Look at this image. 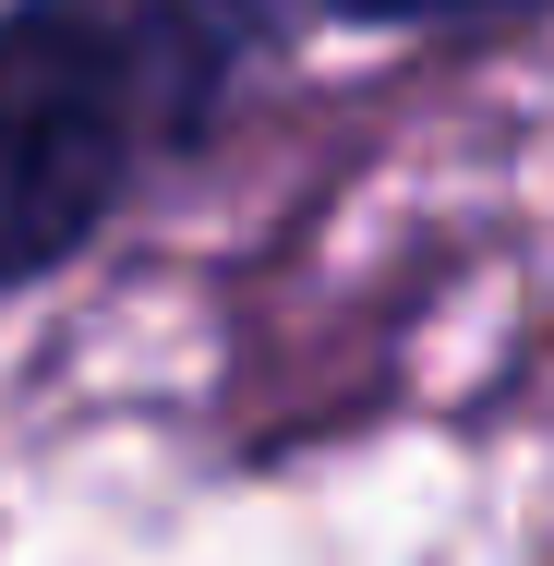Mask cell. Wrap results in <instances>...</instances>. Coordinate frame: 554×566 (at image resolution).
<instances>
[{"label":"cell","mask_w":554,"mask_h":566,"mask_svg":"<svg viewBox=\"0 0 554 566\" xmlns=\"http://www.w3.org/2000/svg\"><path fill=\"white\" fill-rule=\"evenodd\" d=\"M265 0H24L0 12V290L194 145Z\"/></svg>","instance_id":"6da1fadb"},{"label":"cell","mask_w":554,"mask_h":566,"mask_svg":"<svg viewBox=\"0 0 554 566\" xmlns=\"http://www.w3.org/2000/svg\"><path fill=\"white\" fill-rule=\"evenodd\" d=\"M362 24H446V12H531V0H337Z\"/></svg>","instance_id":"7a4b0ae2"}]
</instances>
